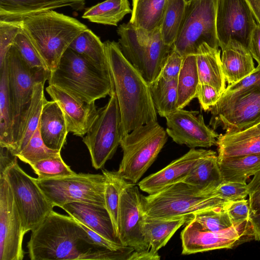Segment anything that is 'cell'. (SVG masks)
<instances>
[{"label": "cell", "instance_id": "cell-41", "mask_svg": "<svg viewBox=\"0 0 260 260\" xmlns=\"http://www.w3.org/2000/svg\"><path fill=\"white\" fill-rule=\"evenodd\" d=\"M38 179L66 177L76 174L63 160L61 156L43 159L30 165Z\"/></svg>", "mask_w": 260, "mask_h": 260}, {"label": "cell", "instance_id": "cell-20", "mask_svg": "<svg viewBox=\"0 0 260 260\" xmlns=\"http://www.w3.org/2000/svg\"><path fill=\"white\" fill-rule=\"evenodd\" d=\"M210 150L191 148L186 153L172 161L162 169L142 180L138 183L139 187L150 194L183 181L193 166Z\"/></svg>", "mask_w": 260, "mask_h": 260}, {"label": "cell", "instance_id": "cell-23", "mask_svg": "<svg viewBox=\"0 0 260 260\" xmlns=\"http://www.w3.org/2000/svg\"><path fill=\"white\" fill-rule=\"evenodd\" d=\"M39 130L45 144L49 148L61 151L69 133L63 113L54 101H46L39 122Z\"/></svg>", "mask_w": 260, "mask_h": 260}, {"label": "cell", "instance_id": "cell-55", "mask_svg": "<svg viewBox=\"0 0 260 260\" xmlns=\"http://www.w3.org/2000/svg\"><path fill=\"white\" fill-rule=\"evenodd\" d=\"M249 221L251 226L253 236L256 241L260 240V213L251 214Z\"/></svg>", "mask_w": 260, "mask_h": 260}, {"label": "cell", "instance_id": "cell-7", "mask_svg": "<svg viewBox=\"0 0 260 260\" xmlns=\"http://www.w3.org/2000/svg\"><path fill=\"white\" fill-rule=\"evenodd\" d=\"M168 139L157 121L136 128L121 138L123 156L117 172L136 184L153 164Z\"/></svg>", "mask_w": 260, "mask_h": 260}, {"label": "cell", "instance_id": "cell-11", "mask_svg": "<svg viewBox=\"0 0 260 260\" xmlns=\"http://www.w3.org/2000/svg\"><path fill=\"white\" fill-rule=\"evenodd\" d=\"M36 181L54 207H60L71 202H79L105 207L106 178L101 174L80 173L66 177Z\"/></svg>", "mask_w": 260, "mask_h": 260}, {"label": "cell", "instance_id": "cell-21", "mask_svg": "<svg viewBox=\"0 0 260 260\" xmlns=\"http://www.w3.org/2000/svg\"><path fill=\"white\" fill-rule=\"evenodd\" d=\"M85 4V0H0V20L20 21L30 16L67 7L82 11Z\"/></svg>", "mask_w": 260, "mask_h": 260}, {"label": "cell", "instance_id": "cell-47", "mask_svg": "<svg viewBox=\"0 0 260 260\" xmlns=\"http://www.w3.org/2000/svg\"><path fill=\"white\" fill-rule=\"evenodd\" d=\"M183 58L172 47L165 61L160 76L168 80L177 79Z\"/></svg>", "mask_w": 260, "mask_h": 260}, {"label": "cell", "instance_id": "cell-46", "mask_svg": "<svg viewBox=\"0 0 260 260\" xmlns=\"http://www.w3.org/2000/svg\"><path fill=\"white\" fill-rule=\"evenodd\" d=\"M222 208L228 214L233 224L249 220L251 211L249 200L225 201Z\"/></svg>", "mask_w": 260, "mask_h": 260}, {"label": "cell", "instance_id": "cell-43", "mask_svg": "<svg viewBox=\"0 0 260 260\" xmlns=\"http://www.w3.org/2000/svg\"><path fill=\"white\" fill-rule=\"evenodd\" d=\"M218 156H233L260 153V134L235 142L217 145Z\"/></svg>", "mask_w": 260, "mask_h": 260}, {"label": "cell", "instance_id": "cell-32", "mask_svg": "<svg viewBox=\"0 0 260 260\" xmlns=\"http://www.w3.org/2000/svg\"><path fill=\"white\" fill-rule=\"evenodd\" d=\"M199 83L196 55L184 57L177 78V109H183L196 98Z\"/></svg>", "mask_w": 260, "mask_h": 260}, {"label": "cell", "instance_id": "cell-26", "mask_svg": "<svg viewBox=\"0 0 260 260\" xmlns=\"http://www.w3.org/2000/svg\"><path fill=\"white\" fill-rule=\"evenodd\" d=\"M183 182L211 194L222 182L216 152L210 150L193 166Z\"/></svg>", "mask_w": 260, "mask_h": 260}, {"label": "cell", "instance_id": "cell-1", "mask_svg": "<svg viewBox=\"0 0 260 260\" xmlns=\"http://www.w3.org/2000/svg\"><path fill=\"white\" fill-rule=\"evenodd\" d=\"M27 246L31 260H99L104 248L76 219L53 210L31 231Z\"/></svg>", "mask_w": 260, "mask_h": 260}, {"label": "cell", "instance_id": "cell-50", "mask_svg": "<svg viewBox=\"0 0 260 260\" xmlns=\"http://www.w3.org/2000/svg\"><path fill=\"white\" fill-rule=\"evenodd\" d=\"M78 222L85 230L89 236L96 245L111 250H117L123 247V246L120 244L116 243L108 240L82 223L78 221Z\"/></svg>", "mask_w": 260, "mask_h": 260}, {"label": "cell", "instance_id": "cell-9", "mask_svg": "<svg viewBox=\"0 0 260 260\" xmlns=\"http://www.w3.org/2000/svg\"><path fill=\"white\" fill-rule=\"evenodd\" d=\"M218 0H186L185 14L172 48L183 57L196 55L206 43L219 49L216 18Z\"/></svg>", "mask_w": 260, "mask_h": 260}, {"label": "cell", "instance_id": "cell-6", "mask_svg": "<svg viewBox=\"0 0 260 260\" xmlns=\"http://www.w3.org/2000/svg\"><path fill=\"white\" fill-rule=\"evenodd\" d=\"M117 32L119 47L126 59L148 84L156 79L172 49L164 42L160 28L148 34L128 22L121 24Z\"/></svg>", "mask_w": 260, "mask_h": 260}, {"label": "cell", "instance_id": "cell-40", "mask_svg": "<svg viewBox=\"0 0 260 260\" xmlns=\"http://www.w3.org/2000/svg\"><path fill=\"white\" fill-rule=\"evenodd\" d=\"M193 219L207 231L219 232L234 224L222 207L214 208L195 214Z\"/></svg>", "mask_w": 260, "mask_h": 260}, {"label": "cell", "instance_id": "cell-28", "mask_svg": "<svg viewBox=\"0 0 260 260\" xmlns=\"http://www.w3.org/2000/svg\"><path fill=\"white\" fill-rule=\"evenodd\" d=\"M218 164L222 181L246 183L260 169V153L218 156Z\"/></svg>", "mask_w": 260, "mask_h": 260}, {"label": "cell", "instance_id": "cell-4", "mask_svg": "<svg viewBox=\"0 0 260 260\" xmlns=\"http://www.w3.org/2000/svg\"><path fill=\"white\" fill-rule=\"evenodd\" d=\"M20 22L50 72L57 68L75 39L88 28L77 19L54 10L26 17Z\"/></svg>", "mask_w": 260, "mask_h": 260}, {"label": "cell", "instance_id": "cell-52", "mask_svg": "<svg viewBox=\"0 0 260 260\" xmlns=\"http://www.w3.org/2000/svg\"><path fill=\"white\" fill-rule=\"evenodd\" d=\"M17 158L7 148L1 146L0 175Z\"/></svg>", "mask_w": 260, "mask_h": 260}, {"label": "cell", "instance_id": "cell-44", "mask_svg": "<svg viewBox=\"0 0 260 260\" xmlns=\"http://www.w3.org/2000/svg\"><path fill=\"white\" fill-rule=\"evenodd\" d=\"M225 201L245 199L249 195L247 183L222 181L211 193Z\"/></svg>", "mask_w": 260, "mask_h": 260}, {"label": "cell", "instance_id": "cell-18", "mask_svg": "<svg viewBox=\"0 0 260 260\" xmlns=\"http://www.w3.org/2000/svg\"><path fill=\"white\" fill-rule=\"evenodd\" d=\"M260 117V90L238 97L217 114L209 122L213 129L221 127L225 134L249 128Z\"/></svg>", "mask_w": 260, "mask_h": 260}, {"label": "cell", "instance_id": "cell-3", "mask_svg": "<svg viewBox=\"0 0 260 260\" xmlns=\"http://www.w3.org/2000/svg\"><path fill=\"white\" fill-rule=\"evenodd\" d=\"M48 81L49 85L86 103L110 96L114 90L110 70L100 67L70 48L50 72Z\"/></svg>", "mask_w": 260, "mask_h": 260}, {"label": "cell", "instance_id": "cell-38", "mask_svg": "<svg viewBox=\"0 0 260 260\" xmlns=\"http://www.w3.org/2000/svg\"><path fill=\"white\" fill-rule=\"evenodd\" d=\"M260 90V66L248 76L239 82L229 85L222 94L218 102L209 110L214 115L234 101L245 93Z\"/></svg>", "mask_w": 260, "mask_h": 260}, {"label": "cell", "instance_id": "cell-56", "mask_svg": "<svg viewBox=\"0 0 260 260\" xmlns=\"http://www.w3.org/2000/svg\"><path fill=\"white\" fill-rule=\"evenodd\" d=\"M250 8L257 23L260 25V0H245Z\"/></svg>", "mask_w": 260, "mask_h": 260}, {"label": "cell", "instance_id": "cell-49", "mask_svg": "<svg viewBox=\"0 0 260 260\" xmlns=\"http://www.w3.org/2000/svg\"><path fill=\"white\" fill-rule=\"evenodd\" d=\"M259 134H260V122L240 132L219 135L217 140V145L235 142Z\"/></svg>", "mask_w": 260, "mask_h": 260}, {"label": "cell", "instance_id": "cell-5", "mask_svg": "<svg viewBox=\"0 0 260 260\" xmlns=\"http://www.w3.org/2000/svg\"><path fill=\"white\" fill-rule=\"evenodd\" d=\"M142 200L144 214L159 218L187 216L193 219L195 214L222 207L225 202L183 181L148 196H142Z\"/></svg>", "mask_w": 260, "mask_h": 260}, {"label": "cell", "instance_id": "cell-15", "mask_svg": "<svg viewBox=\"0 0 260 260\" xmlns=\"http://www.w3.org/2000/svg\"><path fill=\"white\" fill-rule=\"evenodd\" d=\"M142 195L136 184L130 182L121 191L118 237L123 246L141 252L150 249L143 232Z\"/></svg>", "mask_w": 260, "mask_h": 260}, {"label": "cell", "instance_id": "cell-27", "mask_svg": "<svg viewBox=\"0 0 260 260\" xmlns=\"http://www.w3.org/2000/svg\"><path fill=\"white\" fill-rule=\"evenodd\" d=\"M192 218L182 216L173 218H153L144 215L143 232L150 249L154 252L165 246L175 233Z\"/></svg>", "mask_w": 260, "mask_h": 260}, {"label": "cell", "instance_id": "cell-13", "mask_svg": "<svg viewBox=\"0 0 260 260\" xmlns=\"http://www.w3.org/2000/svg\"><path fill=\"white\" fill-rule=\"evenodd\" d=\"M249 232H252L249 220L234 224L219 232H212L204 229L192 219L187 223L181 233L182 254L187 255L232 248Z\"/></svg>", "mask_w": 260, "mask_h": 260}, {"label": "cell", "instance_id": "cell-45", "mask_svg": "<svg viewBox=\"0 0 260 260\" xmlns=\"http://www.w3.org/2000/svg\"><path fill=\"white\" fill-rule=\"evenodd\" d=\"M21 28L20 21L0 20V66L4 62L7 52Z\"/></svg>", "mask_w": 260, "mask_h": 260}, {"label": "cell", "instance_id": "cell-12", "mask_svg": "<svg viewBox=\"0 0 260 260\" xmlns=\"http://www.w3.org/2000/svg\"><path fill=\"white\" fill-rule=\"evenodd\" d=\"M121 128L120 110L114 90L107 104L98 109L95 120L82 139L95 169L103 168L114 155L120 145Z\"/></svg>", "mask_w": 260, "mask_h": 260}, {"label": "cell", "instance_id": "cell-30", "mask_svg": "<svg viewBox=\"0 0 260 260\" xmlns=\"http://www.w3.org/2000/svg\"><path fill=\"white\" fill-rule=\"evenodd\" d=\"M13 118L6 59L0 66V146L10 151L13 145Z\"/></svg>", "mask_w": 260, "mask_h": 260}, {"label": "cell", "instance_id": "cell-42", "mask_svg": "<svg viewBox=\"0 0 260 260\" xmlns=\"http://www.w3.org/2000/svg\"><path fill=\"white\" fill-rule=\"evenodd\" d=\"M12 45L17 48L24 60L30 68L44 69L49 71L36 47L22 28L16 35Z\"/></svg>", "mask_w": 260, "mask_h": 260}, {"label": "cell", "instance_id": "cell-8", "mask_svg": "<svg viewBox=\"0 0 260 260\" xmlns=\"http://www.w3.org/2000/svg\"><path fill=\"white\" fill-rule=\"evenodd\" d=\"M8 67V84L12 107L13 145L15 151L25 117L29 107L35 84L48 80L50 72L31 68L24 60L17 48L12 45L5 59Z\"/></svg>", "mask_w": 260, "mask_h": 260}, {"label": "cell", "instance_id": "cell-34", "mask_svg": "<svg viewBox=\"0 0 260 260\" xmlns=\"http://www.w3.org/2000/svg\"><path fill=\"white\" fill-rule=\"evenodd\" d=\"M69 48L100 67L110 70L104 43L88 28L75 39Z\"/></svg>", "mask_w": 260, "mask_h": 260}, {"label": "cell", "instance_id": "cell-53", "mask_svg": "<svg viewBox=\"0 0 260 260\" xmlns=\"http://www.w3.org/2000/svg\"><path fill=\"white\" fill-rule=\"evenodd\" d=\"M160 258L158 252H154L150 249L146 251H134L128 260H159Z\"/></svg>", "mask_w": 260, "mask_h": 260}, {"label": "cell", "instance_id": "cell-16", "mask_svg": "<svg viewBox=\"0 0 260 260\" xmlns=\"http://www.w3.org/2000/svg\"><path fill=\"white\" fill-rule=\"evenodd\" d=\"M25 233L9 185L0 177V260H22Z\"/></svg>", "mask_w": 260, "mask_h": 260}, {"label": "cell", "instance_id": "cell-33", "mask_svg": "<svg viewBox=\"0 0 260 260\" xmlns=\"http://www.w3.org/2000/svg\"><path fill=\"white\" fill-rule=\"evenodd\" d=\"M46 82L35 85L31 103L24 118L20 137L13 154L16 156L26 146L39 125L42 108L46 99L44 94Z\"/></svg>", "mask_w": 260, "mask_h": 260}, {"label": "cell", "instance_id": "cell-51", "mask_svg": "<svg viewBox=\"0 0 260 260\" xmlns=\"http://www.w3.org/2000/svg\"><path fill=\"white\" fill-rule=\"evenodd\" d=\"M248 49L260 66V25L257 23L251 36Z\"/></svg>", "mask_w": 260, "mask_h": 260}, {"label": "cell", "instance_id": "cell-54", "mask_svg": "<svg viewBox=\"0 0 260 260\" xmlns=\"http://www.w3.org/2000/svg\"><path fill=\"white\" fill-rule=\"evenodd\" d=\"M251 214L260 213V188L249 194Z\"/></svg>", "mask_w": 260, "mask_h": 260}, {"label": "cell", "instance_id": "cell-31", "mask_svg": "<svg viewBox=\"0 0 260 260\" xmlns=\"http://www.w3.org/2000/svg\"><path fill=\"white\" fill-rule=\"evenodd\" d=\"M132 11L128 0H105L87 8L82 17L91 22L117 26Z\"/></svg>", "mask_w": 260, "mask_h": 260}, {"label": "cell", "instance_id": "cell-35", "mask_svg": "<svg viewBox=\"0 0 260 260\" xmlns=\"http://www.w3.org/2000/svg\"><path fill=\"white\" fill-rule=\"evenodd\" d=\"M177 79L168 80L159 75L148 84L154 106L161 117L177 109Z\"/></svg>", "mask_w": 260, "mask_h": 260}, {"label": "cell", "instance_id": "cell-14", "mask_svg": "<svg viewBox=\"0 0 260 260\" xmlns=\"http://www.w3.org/2000/svg\"><path fill=\"white\" fill-rule=\"evenodd\" d=\"M257 23L245 0H218L216 28L219 46L222 49L230 40L248 48Z\"/></svg>", "mask_w": 260, "mask_h": 260}, {"label": "cell", "instance_id": "cell-37", "mask_svg": "<svg viewBox=\"0 0 260 260\" xmlns=\"http://www.w3.org/2000/svg\"><path fill=\"white\" fill-rule=\"evenodd\" d=\"M186 0H168L160 26L165 44L172 47L184 18Z\"/></svg>", "mask_w": 260, "mask_h": 260}, {"label": "cell", "instance_id": "cell-2", "mask_svg": "<svg viewBox=\"0 0 260 260\" xmlns=\"http://www.w3.org/2000/svg\"><path fill=\"white\" fill-rule=\"evenodd\" d=\"M104 43L110 71L121 119V137L151 121H157V111L148 83L126 59L118 42Z\"/></svg>", "mask_w": 260, "mask_h": 260}, {"label": "cell", "instance_id": "cell-19", "mask_svg": "<svg viewBox=\"0 0 260 260\" xmlns=\"http://www.w3.org/2000/svg\"><path fill=\"white\" fill-rule=\"evenodd\" d=\"M46 90L61 108L69 133L83 137L92 125L98 115L95 102L86 103L75 99L58 87L49 85Z\"/></svg>", "mask_w": 260, "mask_h": 260}, {"label": "cell", "instance_id": "cell-29", "mask_svg": "<svg viewBox=\"0 0 260 260\" xmlns=\"http://www.w3.org/2000/svg\"><path fill=\"white\" fill-rule=\"evenodd\" d=\"M128 22L146 33L160 28L168 0H133Z\"/></svg>", "mask_w": 260, "mask_h": 260}, {"label": "cell", "instance_id": "cell-25", "mask_svg": "<svg viewBox=\"0 0 260 260\" xmlns=\"http://www.w3.org/2000/svg\"><path fill=\"white\" fill-rule=\"evenodd\" d=\"M196 55L200 83L210 85L222 94L226 89V80L222 68L220 50L203 43Z\"/></svg>", "mask_w": 260, "mask_h": 260}, {"label": "cell", "instance_id": "cell-57", "mask_svg": "<svg viewBox=\"0 0 260 260\" xmlns=\"http://www.w3.org/2000/svg\"><path fill=\"white\" fill-rule=\"evenodd\" d=\"M253 176L251 180L247 184L249 194L260 188V169Z\"/></svg>", "mask_w": 260, "mask_h": 260}, {"label": "cell", "instance_id": "cell-24", "mask_svg": "<svg viewBox=\"0 0 260 260\" xmlns=\"http://www.w3.org/2000/svg\"><path fill=\"white\" fill-rule=\"evenodd\" d=\"M221 50L222 68L229 85L236 83L255 69L249 50L240 43L230 40Z\"/></svg>", "mask_w": 260, "mask_h": 260}, {"label": "cell", "instance_id": "cell-39", "mask_svg": "<svg viewBox=\"0 0 260 260\" xmlns=\"http://www.w3.org/2000/svg\"><path fill=\"white\" fill-rule=\"evenodd\" d=\"M61 151L48 147L44 143L39 130V125L25 148L16 156L29 165L41 160L61 156Z\"/></svg>", "mask_w": 260, "mask_h": 260}, {"label": "cell", "instance_id": "cell-22", "mask_svg": "<svg viewBox=\"0 0 260 260\" xmlns=\"http://www.w3.org/2000/svg\"><path fill=\"white\" fill-rule=\"evenodd\" d=\"M60 208L77 221L105 238L121 244L110 215L105 207L75 202L64 204Z\"/></svg>", "mask_w": 260, "mask_h": 260}, {"label": "cell", "instance_id": "cell-48", "mask_svg": "<svg viewBox=\"0 0 260 260\" xmlns=\"http://www.w3.org/2000/svg\"><path fill=\"white\" fill-rule=\"evenodd\" d=\"M221 95L212 86L199 83L196 98L199 100L201 108L205 111H209L218 102Z\"/></svg>", "mask_w": 260, "mask_h": 260}, {"label": "cell", "instance_id": "cell-10", "mask_svg": "<svg viewBox=\"0 0 260 260\" xmlns=\"http://www.w3.org/2000/svg\"><path fill=\"white\" fill-rule=\"evenodd\" d=\"M1 177H4L9 185L25 233L31 231L53 211L54 206L39 186L36 178L20 168L17 158Z\"/></svg>", "mask_w": 260, "mask_h": 260}, {"label": "cell", "instance_id": "cell-36", "mask_svg": "<svg viewBox=\"0 0 260 260\" xmlns=\"http://www.w3.org/2000/svg\"><path fill=\"white\" fill-rule=\"evenodd\" d=\"M102 173L106 178L105 207L110 215L118 236L120 194L123 188L131 182L125 179L117 171L103 170Z\"/></svg>", "mask_w": 260, "mask_h": 260}, {"label": "cell", "instance_id": "cell-17", "mask_svg": "<svg viewBox=\"0 0 260 260\" xmlns=\"http://www.w3.org/2000/svg\"><path fill=\"white\" fill-rule=\"evenodd\" d=\"M165 118L168 136L177 144L191 148L217 146L219 135L206 125L203 115L199 111L177 109Z\"/></svg>", "mask_w": 260, "mask_h": 260}]
</instances>
